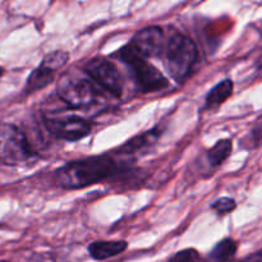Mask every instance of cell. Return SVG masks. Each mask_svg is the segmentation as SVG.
<instances>
[{
    "mask_svg": "<svg viewBox=\"0 0 262 262\" xmlns=\"http://www.w3.org/2000/svg\"><path fill=\"white\" fill-rule=\"evenodd\" d=\"M115 170L117 165L110 156H92L67 163L56 170L55 179L61 188L79 189L112 178Z\"/></svg>",
    "mask_w": 262,
    "mask_h": 262,
    "instance_id": "obj_1",
    "label": "cell"
},
{
    "mask_svg": "<svg viewBox=\"0 0 262 262\" xmlns=\"http://www.w3.org/2000/svg\"><path fill=\"white\" fill-rule=\"evenodd\" d=\"M233 89H234V84H233V82L230 79H224V81L219 82L207 94L206 106L209 109H216V107H219L223 102H225L232 96Z\"/></svg>",
    "mask_w": 262,
    "mask_h": 262,
    "instance_id": "obj_11",
    "label": "cell"
},
{
    "mask_svg": "<svg viewBox=\"0 0 262 262\" xmlns=\"http://www.w3.org/2000/svg\"><path fill=\"white\" fill-rule=\"evenodd\" d=\"M125 241H99L89 246V253L95 260H106L115 257L127 250Z\"/></svg>",
    "mask_w": 262,
    "mask_h": 262,
    "instance_id": "obj_9",
    "label": "cell"
},
{
    "mask_svg": "<svg viewBox=\"0 0 262 262\" xmlns=\"http://www.w3.org/2000/svg\"><path fill=\"white\" fill-rule=\"evenodd\" d=\"M3 74H4V69H3L2 67H0V77H2Z\"/></svg>",
    "mask_w": 262,
    "mask_h": 262,
    "instance_id": "obj_20",
    "label": "cell"
},
{
    "mask_svg": "<svg viewBox=\"0 0 262 262\" xmlns=\"http://www.w3.org/2000/svg\"><path fill=\"white\" fill-rule=\"evenodd\" d=\"M251 136H252L253 142H260V141H262V123L252 130Z\"/></svg>",
    "mask_w": 262,
    "mask_h": 262,
    "instance_id": "obj_18",
    "label": "cell"
},
{
    "mask_svg": "<svg viewBox=\"0 0 262 262\" xmlns=\"http://www.w3.org/2000/svg\"><path fill=\"white\" fill-rule=\"evenodd\" d=\"M45 125L51 135L69 142L82 140L91 132L90 123L77 115L45 118Z\"/></svg>",
    "mask_w": 262,
    "mask_h": 262,
    "instance_id": "obj_7",
    "label": "cell"
},
{
    "mask_svg": "<svg viewBox=\"0 0 262 262\" xmlns=\"http://www.w3.org/2000/svg\"><path fill=\"white\" fill-rule=\"evenodd\" d=\"M235 206H237V205H235V201L233 199H229V197H222V199L216 200V201L211 205L212 209L220 215H224L233 211V210L235 209Z\"/></svg>",
    "mask_w": 262,
    "mask_h": 262,
    "instance_id": "obj_17",
    "label": "cell"
},
{
    "mask_svg": "<svg viewBox=\"0 0 262 262\" xmlns=\"http://www.w3.org/2000/svg\"><path fill=\"white\" fill-rule=\"evenodd\" d=\"M232 141L230 140H220L216 145L207 152V158H209L210 164L212 166H219L227 160L232 154Z\"/></svg>",
    "mask_w": 262,
    "mask_h": 262,
    "instance_id": "obj_14",
    "label": "cell"
},
{
    "mask_svg": "<svg viewBox=\"0 0 262 262\" xmlns=\"http://www.w3.org/2000/svg\"><path fill=\"white\" fill-rule=\"evenodd\" d=\"M119 56L124 63L132 69L136 84L141 92H155L161 91L168 87V79L158 68L148 63L145 58L138 55L129 45L124 46L119 51Z\"/></svg>",
    "mask_w": 262,
    "mask_h": 262,
    "instance_id": "obj_4",
    "label": "cell"
},
{
    "mask_svg": "<svg viewBox=\"0 0 262 262\" xmlns=\"http://www.w3.org/2000/svg\"><path fill=\"white\" fill-rule=\"evenodd\" d=\"M128 45L142 58L158 56L163 51L164 33L160 27H147L133 36Z\"/></svg>",
    "mask_w": 262,
    "mask_h": 262,
    "instance_id": "obj_8",
    "label": "cell"
},
{
    "mask_svg": "<svg viewBox=\"0 0 262 262\" xmlns=\"http://www.w3.org/2000/svg\"><path fill=\"white\" fill-rule=\"evenodd\" d=\"M169 262H202L200 253L193 248H188V250L179 251L178 253L173 256L169 260Z\"/></svg>",
    "mask_w": 262,
    "mask_h": 262,
    "instance_id": "obj_16",
    "label": "cell"
},
{
    "mask_svg": "<svg viewBox=\"0 0 262 262\" xmlns=\"http://www.w3.org/2000/svg\"><path fill=\"white\" fill-rule=\"evenodd\" d=\"M0 262H8V261H0Z\"/></svg>",
    "mask_w": 262,
    "mask_h": 262,
    "instance_id": "obj_21",
    "label": "cell"
},
{
    "mask_svg": "<svg viewBox=\"0 0 262 262\" xmlns=\"http://www.w3.org/2000/svg\"><path fill=\"white\" fill-rule=\"evenodd\" d=\"M87 76L114 96L119 97L123 92V78L113 61L102 58L90 60L84 68Z\"/></svg>",
    "mask_w": 262,
    "mask_h": 262,
    "instance_id": "obj_6",
    "label": "cell"
},
{
    "mask_svg": "<svg viewBox=\"0 0 262 262\" xmlns=\"http://www.w3.org/2000/svg\"><path fill=\"white\" fill-rule=\"evenodd\" d=\"M197 46L188 36L174 33L169 38L165 50V68L173 79L183 83L192 73L197 60Z\"/></svg>",
    "mask_w": 262,
    "mask_h": 262,
    "instance_id": "obj_2",
    "label": "cell"
},
{
    "mask_svg": "<svg viewBox=\"0 0 262 262\" xmlns=\"http://www.w3.org/2000/svg\"><path fill=\"white\" fill-rule=\"evenodd\" d=\"M237 252V243L230 238L220 241L202 262H228Z\"/></svg>",
    "mask_w": 262,
    "mask_h": 262,
    "instance_id": "obj_12",
    "label": "cell"
},
{
    "mask_svg": "<svg viewBox=\"0 0 262 262\" xmlns=\"http://www.w3.org/2000/svg\"><path fill=\"white\" fill-rule=\"evenodd\" d=\"M36 156L28 138L13 124H0V161L7 165H23Z\"/></svg>",
    "mask_w": 262,
    "mask_h": 262,
    "instance_id": "obj_3",
    "label": "cell"
},
{
    "mask_svg": "<svg viewBox=\"0 0 262 262\" xmlns=\"http://www.w3.org/2000/svg\"><path fill=\"white\" fill-rule=\"evenodd\" d=\"M69 60V54L67 51L63 50H56L53 53H49L48 55H45V58L41 61V66L45 67L46 69H49L50 72L55 73L56 71H59L60 68H63Z\"/></svg>",
    "mask_w": 262,
    "mask_h": 262,
    "instance_id": "obj_15",
    "label": "cell"
},
{
    "mask_svg": "<svg viewBox=\"0 0 262 262\" xmlns=\"http://www.w3.org/2000/svg\"><path fill=\"white\" fill-rule=\"evenodd\" d=\"M161 133H163V129L156 127L154 129L148 130V132L143 133V135L136 136L135 138L129 140L124 146L120 147V154H136L138 151L146 150V148L151 147L159 140Z\"/></svg>",
    "mask_w": 262,
    "mask_h": 262,
    "instance_id": "obj_10",
    "label": "cell"
},
{
    "mask_svg": "<svg viewBox=\"0 0 262 262\" xmlns=\"http://www.w3.org/2000/svg\"><path fill=\"white\" fill-rule=\"evenodd\" d=\"M243 262H262V250L258 251V252L253 253V255H251L250 257L246 258Z\"/></svg>",
    "mask_w": 262,
    "mask_h": 262,
    "instance_id": "obj_19",
    "label": "cell"
},
{
    "mask_svg": "<svg viewBox=\"0 0 262 262\" xmlns=\"http://www.w3.org/2000/svg\"><path fill=\"white\" fill-rule=\"evenodd\" d=\"M59 97L72 107L90 106L96 101V90L87 77L77 71L64 73L56 86Z\"/></svg>",
    "mask_w": 262,
    "mask_h": 262,
    "instance_id": "obj_5",
    "label": "cell"
},
{
    "mask_svg": "<svg viewBox=\"0 0 262 262\" xmlns=\"http://www.w3.org/2000/svg\"><path fill=\"white\" fill-rule=\"evenodd\" d=\"M53 72H50L49 69H46L45 67H42L40 64V66L30 74V77H28L25 91L30 94V92H35L37 91V90L43 89V87H46L51 81H53Z\"/></svg>",
    "mask_w": 262,
    "mask_h": 262,
    "instance_id": "obj_13",
    "label": "cell"
}]
</instances>
